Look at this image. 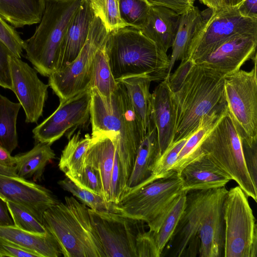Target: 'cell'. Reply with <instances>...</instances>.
Instances as JSON below:
<instances>
[{
	"label": "cell",
	"mask_w": 257,
	"mask_h": 257,
	"mask_svg": "<svg viewBox=\"0 0 257 257\" xmlns=\"http://www.w3.org/2000/svg\"><path fill=\"white\" fill-rule=\"evenodd\" d=\"M117 82V87L108 99L91 88L90 117L92 133H112L126 190L138 149L146 133L125 87Z\"/></svg>",
	"instance_id": "cell-1"
},
{
	"label": "cell",
	"mask_w": 257,
	"mask_h": 257,
	"mask_svg": "<svg viewBox=\"0 0 257 257\" xmlns=\"http://www.w3.org/2000/svg\"><path fill=\"white\" fill-rule=\"evenodd\" d=\"M224 77L195 63L178 89L172 91L176 117L173 142L188 138L204 116L225 107Z\"/></svg>",
	"instance_id": "cell-2"
},
{
	"label": "cell",
	"mask_w": 257,
	"mask_h": 257,
	"mask_svg": "<svg viewBox=\"0 0 257 257\" xmlns=\"http://www.w3.org/2000/svg\"><path fill=\"white\" fill-rule=\"evenodd\" d=\"M105 50L116 81L139 75L152 81L167 77L170 59L167 53L138 29L125 26L109 32Z\"/></svg>",
	"instance_id": "cell-3"
},
{
	"label": "cell",
	"mask_w": 257,
	"mask_h": 257,
	"mask_svg": "<svg viewBox=\"0 0 257 257\" xmlns=\"http://www.w3.org/2000/svg\"><path fill=\"white\" fill-rule=\"evenodd\" d=\"M47 209L43 223L65 257H106L88 208L74 196Z\"/></svg>",
	"instance_id": "cell-4"
},
{
	"label": "cell",
	"mask_w": 257,
	"mask_h": 257,
	"mask_svg": "<svg viewBox=\"0 0 257 257\" xmlns=\"http://www.w3.org/2000/svg\"><path fill=\"white\" fill-rule=\"evenodd\" d=\"M82 0H46L45 9L34 34L24 41L26 58L41 75L57 69L67 27Z\"/></svg>",
	"instance_id": "cell-5"
},
{
	"label": "cell",
	"mask_w": 257,
	"mask_h": 257,
	"mask_svg": "<svg viewBox=\"0 0 257 257\" xmlns=\"http://www.w3.org/2000/svg\"><path fill=\"white\" fill-rule=\"evenodd\" d=\"M199 151L200 155L206 156L234 181L247 197L257 202V187L246 167L242 140L226 107L202 140Z\"/></svg>",
	"instance_id": "cell-6"
},
{
	"label": "cell",
	"mask_w": 257,
	"mask_h": 257,
	"mask_svg": "<svg viewBox=\"0 0 257 257\" xmlns=\"http://www.w3.org/2000/svg\"><path fill=\"white\" fill-rule=\"evenodd\" d=\"M182 184L180 175L172 171L124 195L114 204V212L146 223L149 230L155 232L174 199L182 191Z\"/></svg>",
	"instance_id": "cell-7"
},
{
	"label": "cell",
	"mask_w": 257,
	"mask_h": 257,
	"mask_svg": "<svg viewBox=\"0 0 257 257\" xmlns=\"http://www.w3.org/2000/svg\"><path fill=\"white\" fill-rule=\"evenodd\" d=\"M247 196L239 186L225 194L222 213L224 257H256L257 226Z\"/></svg>",
	"instance_id": "cell-8"
},
{
	"label": "cell",
	"mask_w": 257,
	"mask_h": 257,
	"mask_svg": "<svg viewBox=\"0 0 257 257\" xmlns=\"http://www.w3.org/2000/svg\"><path fill=\"white\" fill-rule=\"evenodd\" d=\"M211 11L209 16H204L197 26L184 59L196 62L232 37L257 34V19L243 17L237 6Z\"/></svg>",
	"instance_id": "cell-9"
},
{
	"label": "cell",
	"mask_w": 257,
	"mask_h": 257,
	"mask_svg": "<svg viewBox=\"0 0 257 257\" xmlns=\"http://www.w3.org/2000/svg\"><path fill=\"white\" fill-rule=\"evenodd\" d=\"M249 71L239 70L224 77L226 107L241 139L249 147L257 144L256 55Z\"/></svg>",
	"instance_id": "cell-10"
},
{
	"label": "cell",
	"mask_w": 257,
	"mask_h": 257,
	"mask_svg": "<svg viewBox=\"0 0 257 257\" xmlns=\"http://www.w3.org/2000/svg\"><path fill=\"white\" fill-rule=\"evenodd\" d=\"M108 34L99 18L94 16L86 41L78 56L66 67L49 77V86L60 101L90 87L95 53L105 44Z\"/></svg>",
	"instance_id": "cell-11"
},
{
	"label": "cell",
	"mask_w": 257,
	"mask_h": 257,
	"mask_svg": "<svg viewBox=\"0 0 257 257\" xmlns=\"http://www.w3.org/2000/svg\"><path fill=\"white\" fill-rule=\"evenodd\" d=\"M92 224L106 257H137L136 241L143 221L118 212L88 208Z\"/></svg>",
	"instance_id": "cell-12"
},
{
	"label": "cell",
	"mask_w": 257,
	"mask_h": 257,
	"mask_svg": "<svg viewBox=\"0 0 257 257\" xmlns=\"http://www.w3.org/2000/svg\"><path fill=\"white\" fill-rule=\"evenodd\" d=\"M212 189L187 192L186 205L175 231L166 245V255L173 257L196 256L200 241V221Z\"/></svg>",
	"instance_id": "cell-13"
},
{
	"label": "cell",
	"mask_w": 257,
	"mask_h": 257,
	"mask_svg": "<svg viewBox=\"0 0 257 257\" xmlns=\"http://www.w3.org/2000/svg\"><path fill=\"white\" fill-rule=\"evenodd\" d=\"M91 88L60 100L55 111L32 131L37 143L52 145L70 128L85 123L90 117Z\"/></svg>",
	"instance_id": "cell-14"
},
{
	"label": "cell",
	"mask_w": 257,
	"mask_h": 257,
	"mask_svg": "<svg viewBox=\"0 0 257 257\" xmlns=\"http://www.w3.org/2000/svg\"><path fill=\"white\" fill-rule=\"evenodd\" d=\"M10 65L12 90L24 110L25 121L36 123L42 115L49 85L43 82L37 71L21 58L12 55Z\"/></svg>",
	"instance_id": "cell-15"
},
{
	"label": "cell",
	"mask_w": 257,
	"mask_h": 257,
	"mask_svg": "<svg viewBox=\"0 0 257 257\" xmlns=\"http://www.w3.org/2000/svg\"><path fill=\"white\" fill-rule=\"evenodd\" d=\"M0 198L20 205L42 223L43 213L60 202L50 190L43 186L19 177L2 174H0Z\"/></svg>",
	"instance_id": "cell-16"
},
{
	"label": "cell",
	"mask_w": 257,
	"mask_h": 257,
	"mask_svg": "<svg viewBox=\"0 0 257 257\" xmlns=\"http://www.w3.org/2000/svg\"><path fill=\"white\" fill-rule=\"evenodd\" d=\"M257 34H243L223 43L203 59L195 62L225 76L240 70L256 55Z\"/></svg>",
	"instance_id": "cell-17"
},
{
	"label": "cell",
	"mask_w": 257,
	"mask_h": 257,
	"mask_svg": "<svg viewBox=\"0 0 257 257\" xmlns=\"http://www.w3.org/2000/svg\"><path fill=\"white\" fill-rule=\"evenodd\" d=\"M227 191L225 187L212 190L198 230L200 257L223 256L224 229L222 205Z\"/></svg>",
	"instance_id": "cell-18"
},
{
	"label": "cell",
	"mask_w": 257,
	"mask_h": 257,
	"mask_svg": "<svg viewBox=\"0 0 257 257\" xmlns=\"http://www.w3.org/2000/svg\"><path fill=\"white\" fill-rule=\"evenodd\" d=\"M151 117L158 135L160 156L173 143L175 111L167 79L161 81L151 94Z\"/></svg>",
	"instance_id": "cell-19"
},
{
	"label": "cell",
	"mask_w": 257,
	"mask_h": 257,
	"mask_svg": "<svg viewBox=\"0 0 257 257\" xmlns=\"http://www.w3.org/2000/svg\"><path fill=\"white\" fill-rule=\"evenodd\" d=\"M94 16L88 1L82 0L64 35L55 71L66 67L78 56L86 41L90 25Z\"/></svg>",
	"instance_id": "cell-20"
},
{
	"label": "cell",
	"mask_w": 257,
	"mask_h": 257,
	"mask_svg": "<svg viewBox=\"0 0 257 257\" xmlns=\"http://www.w3.org/2000/svg\"><path fill=\"white\" fill-rule=\"evenodd\" d=\"M112 133H93L87 151L85 166H89L99 173L101 180L103 197L111 202L110 180L114 162L115 147Z\"/></svg>",
	"instance_id": "cell-21"
},
{
	"label": "cell",
	"mask_w": 257,
	"mask_h": 257,
	"mask_svg": "<svg viewBox=\"0 0 257 257\" xmlns=\"http://www.w3.org/2000/svg\"><path fill=\"white\" fill-rule=\"evenodd\" d=\"M182 190L214 189L225 187L231 178L204 155H200L181 171Z\"/></svg>",
	"instance_id": "cell-22"
},
{
	"label": "cell",
	"mask_w": 257,
	"mask_h": 257,
	"mask_svg": "<svg viewBox=\"0 0 257 257\" xmlns=\"http://www.w3.org/2000/svg\"><path fill=\"white\" fill-rule=\"evenodd\" d=\"M159 157L157 131L152 122L138 149L134 168L123 196L156 180L152 176V170Z\"/></svg>",
	"instance_id": "cell-23"
},
{
	"label": "cell",
	"mask_w": 257,
	"mask_h": 257,
	"mask_svg": "<svg viewBox=\"0 0 257 257\" xmlns=\"http://www.w3.org/2000/svg\"><path fill=\"white\" fill-rule=\"evenodd\" d=\"M180 18V15L171 9L151 6L146 23L140 30L167 53L172 46Z\"/></svg>",
	"instance_id": "cell-24"
},
{
	"label": "cell",
	"mask_w": 257,
	"mask_h": 257,
	"mask_svg": "<svg viewBox=\"0 0 257 257\" xmlns=\"http://www.w3.org/2000/svg\"><path fill=\"white\" fill-rule=\"evenodd\" d=\"M0 237L36 253L39 257H58L62 255L57 241L48 231L46 234L41 235L14 225L0 226Z\"/></svg>",
	"instance_id": "cell-25"
},
{
	"label": "cell",
	"mask_w": 257,
	"mask_h": 257,
	"mask_svg": "<svg viewBox=\"0 0 257 257\" xmlns=\"http://www.w3.org/2000/svg\"><path fill=\"white\" fill-rule=\"evenodd\" d=\"M46 0H0V17L15 28L39 23Z\"/></svg>",
	"instance_id": "cell-26"
},
{
	"label": "cell",
	"mask_w": 257,
	"mask_h": 257,
	"mask_svg": "<svg viewBox=\"0 0 257 257\" xmlns=\"http://www.w3.org/2000/svg\"><path fill=\"white\" fill-rule=\"evenodd\" d=\"M47 143H37L32 149L15 156V168L19 177L40 181L47 165L55 158V154Z\"/></svg>",
	"instance_id": "cell-27"
},
{
	"label": "cell",
	"mask_w": 257,
	"mask_h": 257,
	"mask_svg": "<svg viewBox=\"0 0 257 257\" xmlns=\"http://www.w3.org/2000/svg\"><path fill=\"white\" fill-rule=\"evenodd\" d=\"M125 87L133 108L147 133L152 124L150 86L152 79L146 76H134L116 81Z\"/></svg>",
	"instance_id": "cell-28"
},
{
	"label": "cell",
	"mask_w": 257,
	"mask_h": 257,
	"mask_svg": "<svg viewBox=\"0 0 257 257\" xmlns=\"http://www.w3.org/2000/svg\"><path fill=\"white\" fill-rule=\"evenodd\" d=\"M80 132L69 139L62 152L58 167L73 182L80 176L85 165V159L91 140L89 134L80 137Z\"/></svg>",
	"instance_id": "cell-29"
},
{
	"label": "cell",
	"mask_w": 257,
	"mask_h": 257,
	"mask_svg": "<svg viewBox=\"0 0 257 257\" xmlns=\"http://www.w3.org/2000/svg\"><path fill=\"white\" fill-rule=\"evenodd\" d=\"M203 17V13L196 6L180 15L179 26L171 47L172 53L169 58L167 78L171 73L175 62L185 58L196 29Z\"/></svg>",
	"instance_id": "cell-30"
},
{
	"label": "cell",
	"mask_w": 257,
	"mask_h": 257,
	"mask_svg": "<svg viewBox=\"0 0 257 257\" xmlns=\"http://www.w3.org/2000/svg\"><path fill=\"white\" fill-rule=\"evenodd\" d=\"M225 107L204 116L198 128L187 139L180 151L171 170L180 174L182 169L199 155V146L202 140L211 129Z\"/></svg>",
	"instance_id": "cell-31"
},
{
	"label": "cell",
	"mask_w": 257,
	"mask_h": 257,
	"mask_svg": "<svg viewBox=\"0 0 257 257\" xmlns=\"http://www.w3.org/2000/svg\"><path fill=\"white\" fill-rule=\"evenodd\" d=\"M22 107L0 94V145L10 154L18 146L17 120Z\"/></svg>",
	"instance_id": "cell-32"
},
{
	"label": "cell",
	"mask_w": 257,
	"mask_h": 257,
	"mask_svg": "<svg viewBox=\"0 0 257 257\" xmlns=\"http://www.w3.org/2000/svg\"><path fill=\"white\" fill-rule=\"evenodd\" d=\"M105 43L95 53L90 87L95 88L102 97L108 99L116 89L118 82L114 79L109 67L105 50Z\"/></svg>",
	"instance_id": "cell-33"
},
{
	"label": "cell",
	"mask_w": 257,
	"mask_h": 257,
	"mask_svg": "<svg viewBox=\"0 0 257 257\" xmlns=\"http://www.w3.org/2000/svg\"><path fill=\"white\" fill-rule=\"evenodd\" d=\"M187 192L182 191L174 199L158 229L154 232L158 251L161 254L171 238L186 205Z\"/></svg>",
	"instance_id": "cell-34"
},
{
	"label": "cell",
	"mask_w": 257,
	"mask_h": 257,
	"mask_svg": "<svg viewBox=\"0 0 257 257\" xmlns=\"http://www.w3.org/2000/svg\"><path fill=\"white\" fill-rule=\"evenodd\" d=\"M121 20L126 26L141 30L146 23L151 4L148 0H117Z\"/></svg>",
	"instance_id": "cell-35"
},
{
	"label": "cell",
	"mask_w": 257,
	"mask_h": 257,
	"mask_svg": "<svg viewBox=\"0 0 257 257\" xmlns=\"http://www.w3.org/2000/svg\"><path fill=\"white\" fill-rule=\"evenodd\" d=\"M59 185L77 198L89 208L95 210H108L114 212V203L107 202L100 195L94 193L76 185L68 177L58 181Z\"/></svg>",
	"instance_id": "cell-36"
},
{
	"label": "cell",
	"mask_w": 257,
	"mask_h": 257,
	"mask_svg": "<svg viewBox=\"0 0 257 257\" xmlns=\"http://www.w3.org/2000/svg\"><path fill=\"white\" fill-rule=\"evenodd\" d=\"M95 16L99 18L107 31L123 28L117 0H87Z\"/></svg>",
	"instance_id": "cell-37"
},
{
	"label": "cell",
	"mask_w": 257,
	"mask_h": 257,
	"mask_svg": "<svg viewBox=\"0 0 257 257\" xmlns=\"http://www.w3.org/2000/svg\"><path fill=\"white\" fill-rule=\"evenodd\" d=\"M9 213L14 225L23 230L32 233L45 235L47 230L44 224L20 205L11 201H6Z\"/></svg>",
	"instance_id": "cell-38"
},
{
	"label": "cell",
	"mask_w": 257,
	"mask_h": 257,
	"mask_svg": "<svg viewBox=\"0 0 257 257\" xmlns=\"http://www.w3.org/2000/svg\"><path fill=\"white\" fill-rule=\"evenodd\" d=\"M187 139L174 142L158 158L152 170V176L155 179L164 177L173 171L171 168Z\"/></svg>",
	"instance_id": "cell-39"
},
{
	"label": "cell",
	"mask_w": 257,
	"mask_h": 257,
	"mask_svg": "<svg viewBox=\"0 0 257 257\" xmlns=\"http://www.w3.org/2000/svg\"><path fill=\"white\" fill-rule=\"evenodd\" d=\"M0 41L16 57L21 58L24 41L15 29L0 17Z\"/></svg>",
	"instance_id": "cell-40"
},
{
	"label": "cell",
	"mask_w": 257,
	"mask_h": 257,
	"mask_svg": "<svg viewBox=\"0 0 257 257\" xmlns=\"http://www.w3.org/2000/svg\"><path fill=\"white\" fill-rule=\"evenodd\" d=\"M74 183L80 188L103 197L102 185L99 174L90 166H85L80 176Z\"/></svg>",
	"instance_id": "cell-41"
},
{
	"label": "cell",
	"mask_w": 257,
	"mask_h": 257,
	"mask_svg": "<svg viewBox=\"0 0 257 257\" xmlns=\"http://www.w3.org/2000/svg\"><path fill=\"white\" fill-rule=\"evenodd\" d=\"M136 252L137 257H160L153 231H144L139 235Z\"/></svg>",
	"instance_id": "cell-42"
},
{
	"label": "cell",
	"mask_w": 257,
	"mask_h": 257,
	"mask_svg": "<svg viewBox=\"0 0 257 257\" xmlns=\"http://www.w3.org/2000/svg\"><path fill=\"white\" fill-rule=\"evenodd\" d=\"M14 55L9 48L0 41V86L12 89L10 58Z\"/></svg>",
	"instance_id": "cell-43"
},
{
	"label": "cell",
	"mask_w": 257,
	"mask_h": 257,
	"mask_svg": "<svg viewBox=\"0 0 257 257\" xmlns=\"http://www.w3.org/2000/svg\"><path fill=\"white\" fill-rule=\"evenodd\" d=\"M178 68L172 74L170 73L167 79L169 86L172 92L175 91L185 80L187 74L195 62L190 59H183Z\"/></svg>",
	"instance_id": "cell-44"
},
{
	"label": "cell",
	"mask_w": 257,
	"mask_h": 257,
	"mask_svg": "<svg viewBox=\"0 0 257 257\" xmlns=\"http://www.w3.org/2000/svg\"><path fill=\"white\" fill-rule=\"evenodd\" d=\"M39 257L36 253L0 237V257Z\"/></svg>",
	"instance_id": "cell-45"
},
{
	"label": "cell",
	"mask_w": 257,
	"mask_h": 257,
	"mask_svg": "<svg viewBox=\"0 0 257 257\" xmlns=\"http://www.w3.org/2000/svg\"><path fill=\"white\" fill-rule=\"evenodd\" d=\"M244 159L250 177L256 186L257 183V144L252 147L242 143Z\"/></svg>",
	"instance_id": "cell-46"
},
{
	"label": "cell",
	"mask_w": 257,
	"mask_h": 257,
	"mask_svg": "<svg viewBox=\"0 0 257 257\" xmlns=\"http://www.w3.org/2000/svg\"><path fill=\"white\" fill-rule=\"evenodd\" d=\"M152 6L168 7L181 15L194 6L195 0H148Z\"/></svg>",
	"instance_id": "cell-47"
},
{
	"label": "cell",
	"mask_w": 257,
	"mask_h": 257,
	"mask_svg": "<svg viewBox=\"0 0 257 257\" xmlns=\"http://www.w3.org/2000/svg\"><path fill=\"white\" fill-rule=\"evenodd\" d=\"M237 8L243 17L257 19V0H242Z\"/></svg>",
	"instance_id": "cell-48"
},
{
	"label": "cell",
	"mask_w": 257,
	"mask_h": 257,
	"mask_svg": "<svg viewBox=\"0 0 257 257\" xmlns=\"http://www.w3.org/2000/svg\"><path fill=\"white\" fill-rule=\"evenodd\" d=\"M16 164V157L11 156V154L0 145V165L8 168H14Z\"/></svg>",
	"instance_id": "cell-49"
},
{
	"label": "cell",
	"mask_w": 257,
	"mask_h": 257,
	"mask_svg": "<svg viewBox=\"0 0 257 257\" xmlns=\"http://www.w3.org/2000/svg\"><path fill=\"white\" fill-rule=\"evenodd\" d=\"M14 225L6 201L0 198V226Z\"/></svg>",
	"instance_id": "cell-50"
},
{
	"label": "cell",
	"mask_w": 257,
	"mask_h": 257,
	"mask_svg": "<svg viewBox=\"0 0 257 257\" xmlns=\"http://www.w3.org/2000/svg\"><path fill=\"white\" fill-rule=\"evenodd\" d=\"M211 10H216L226 6L224 0H199Z\"/></svg>",
	"instance_id": "cell-51"
},
{
	"label": "cell",
	"mask_w": 257,
	"mask_h": 257,
	"mask_svg": "<svg viewBox=\"0 0 257 257\" xmlns=\"http://www.w3.org/2000/svg\"><path fill=\"white\" fill-rule=\"evenodd\" d=\"M0 174L12 177H18L15 167L8 168L0 165Z\"/></svg>",
	"instance_id": "cell-52"
},
{
	"label": "cell",
	"mask_w": 257,
	"mask_h": 257,
	"mask_svg": "<svg viewBox=\"0 0 257 257\" xmlns=\"http://www.w3.org/2000/svg\"><path fill=\"white\" fill-rule=\"evenodd\" d=\"M242 0H224L226 6L234 7L237 6Z\"/></svg>",
	"instance_id": "cell-53"
}]
</instances>
